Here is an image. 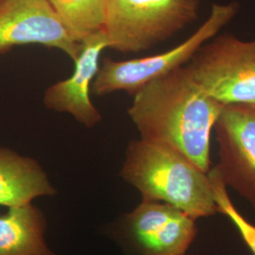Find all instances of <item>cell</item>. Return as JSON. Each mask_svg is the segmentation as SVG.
<instances>
[{
	"label": "cell",
	"instance_id": "5bb4252c",
	"mask_svg": "<svg viewBox=\"0 0 255 255\" xmlns=\"http://www.w3.org/2000/svg\"><path fill=\"white\" fill-rule=\"evenodd\" d=\"M0 1H1V0H0Z\"/></svg>",
	"mask_w": 255,
	"mask_h": 255
},
{
	"label": "cell",
	"instance_id": "7c38bea8",
	"mask_svg": "<svg viewBox=\"0 0 255 255\" xmlns=\"http://www.w3.org/2000/svg\"><path fill=\"white\" fill-rule=\"evenodd\" d=\"M74 38L82 40L104 27L107 0H47Z\"/></svg>",
	"mask_w": 255,
	"mask_h": 255
},
{
	"label": "cell",
	"instance_id": "30bf717a",
	"mask_svg": "<svg viewBox=\"0 0 255 255\" xmlns=\"http://www.w3.org/2000/svg\"><path fill=\"white\" fill-rule=\"evenodd\" d=\"M54 185L33 158L0 147V205L8 208L32 203L37 198L53 197Z\"/></svg>",
	"mask_w": 255,
	"mask_h": 255
},
{
	"label": "cell",
	"instance_id": "4fadbf2b",
	"mask_svg": "<svg viewBox=\"0 0 255 255\" xmlns=\"http://www.w3.org/2000/svg\"><path fill=\"white\" fill-rule=\"evenodd\" d=\"M210 182L214 193L215 202L219 213L227 216L236 225L239 234L245 241L247 246L255 255V226L250 223L235 207L227 192V186L222 181L219 171L216 166L211 167L208 171Z\"/></svg>",
	"mask_w": 255,
	"mask_h": 255
},
{
	"label": "cell",
	"instance_id": "8fae6325",
	"mask_svg": "<svg viewBox=\"0 0 255 255\" xmlns=\"http://www.w3.org/2000/svg\"><path fill=\"white\" fill-rule=\"evenodd\" d=\"M46 216L34 204L0 216V255H58L47 245Z\"/></svg>",
	"mask_w": 255,
	"mask_h": 255
},
{
	"label": "cell",
	"instance_id": "6da1fadb",
	"mask_svg": "<svg viewBox=\"0 0 255 255\" xmlns=\"http://www.w3.org/2000/svg\"><path fill=\"white\" fill-rule=\"evenodd\" d=\"M223 106L185 64L137 92L128 114L140 138L173 147L208 173L211 134Z\"/></svg>",
	"mask_w": 255,
	"mask_h": 255
},
{
	"label": "cell",
	"instance_id": "277c9868",
	"mask_svg": "<svg viewBox=\"0 0 255 255\" xmlns=\"http://www.w3.org/2000/svg\"><path fill=\"white\" fill-rule=\"evenodd\" d=\"M239 9L237 1L214 3L209 16L191 36L163 53L125 61L104 58L92 84V92L101 97L125 91L133 97L149 82L188 64L198 49L219 34L237 16Z\"/></svg>",
	"mask_w": 255,
	"mask_h": 255
},
{
	"label": "cell",
	"instance_id": "ba28073f",
	"mask_svg": "<svg viewBox=\"0 0 255 255\" xmlns=\"http://www.w3.org/2000/svg\"><path fill=\"white\" fill-rule=\"evenodd\" d=\"M25 45L57 48L73 62L82 47L47 0H1L0 54Z\"/></svg>",
	"mask_w": 255,
	"mask_h": 255
},
{
	"label": "cell",
	"instance_id": "3957f363",
	"mask_svg": "<svg viewBox=\"0 0 255 255\" xmlns=\"http://www.w3.org/2000/svg\"><path fill=\"white\" fill-rule=\"evenodd\" d=\"M201 0H107L103 29L110 48L140 53L195 22Z\"/></svg>",
	"mask_w": 255,
	"mask_h": 255
},
{
	"label": "cell",
	"instance_id": "5b68a950",
	"mask_svg": "<svg viewBox=\"0 0 255 255\" xmlns=\"http://www.w3.org/2000/svg\"><path fill=\"white\" fill-rule=\"evenodd\" d=\"M127 255H185L196 239V219L162 201L142 200L107 230Z\"/></svg>",
	"mask_w": 255,
	"mask_h": 255
},
{
	"label": "cell",
	"instance_id": "9c48e42d",
	"mask_svg": "<svg viewBox=\"0 0 255 255\" xmlns=\"http://www.w3.org/2000/svg\"><path fill=\"white\" fill-rule=\"evenodd\" d=\"M106 48H110V43L103 28L82 40L73 74L45 92L43 101L47 109L69 114L87 128L101 122L102 117L92 102L90 92L100 68V57Z\"/></svg>",
	"mask_w": 255,
	"mask_h": 255
},
{
	"label": "cell",
	"instance_id": "7a4b0ae2",
	"mask_svg": "<svg viewBox=\"0 0 255 255\" xmlns=\"http://www.w3.org/2000/svg\"><path fill=\"white\" fill-rule=\"evenodd\" d=\"M120 176L140 192L142 200L167 203L195 219L219 213L208 173L163 143L131 140Z\"/></svg>",
	"mask_w": 255,
	"mask_h": 255
},
{
	"label": "cell",
	"instance_id": "8992f818",
	"mask_svg": "<svg viewBox=\"0 0 255 255\" xmlns=\"http://www.w3.org/2000/svg\"><path fill=\"white\" fill-rule=\"evenodd\" d=\"M194 80L216 101L255 105V40L217 34L186 64Z\"/></svg>",
	"mask_w": 255,
	"mask_h": 255
},
{
	"label": "cell",
	"instance_id": "52a82bcc",
	"mask_svg": "<svg viewBox=\"0 0 255 255\" xmlns=\"http://www.w3.org/2000/svg\"><path fill=\"white\" fill-rule=\"evenodd\" d=\"M214 130L219 145L216 165L226 186L255 209V105L226 104Z\"/></svg>",
	"mask_w": 255,
	"mask_h": 255
}]
</instances>
